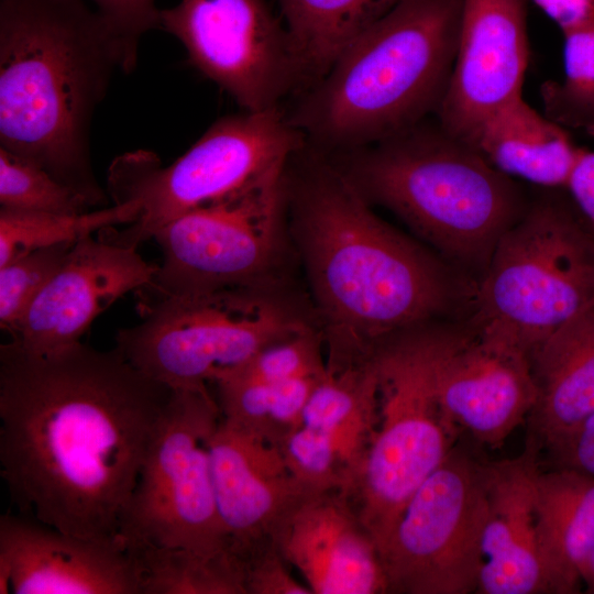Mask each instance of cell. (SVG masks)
<instances>
[{
	"mask_svg": "<svg viewBox=\"0 0 594 594\" xmlns=\"http://www.w3.org/2000/svg\"><path fill=\"white\" fill-rule=\"evenodd\" d=\"M173 389L114 346H0V473L21 512L120 542L123 512Z\"/></svg>",
	"mask_w": 594,
	"mask_h": 594,
	"instance_id": "cell-1",
	"label": "cell"
},
{
	"mask_svg": "<svg viewBox=\"0 0 594 594\" xmlns=\"http://www.w3.org/2000/svg\"><path fill=\"white\" fill-rule=\"evenodd\" d=\"M306 163L297 175L287 168V201L333 369L437 315L449 288L438 263L381 220L337 164L320 152Z\"/></svg>",
	"mask_w": 594,
	"mask_h": 594,
	"instance_id": "cell-2",
	"label": "cell"
},
{
	"mask_svg": "<svg viewBox=\"0 0 594 594\" xmlns=\"http://www.w3.org/2000/svg\"><path fill=\"white\" fill-rule=\"evenodd\" d=\"M123 68L119 41L87 0H0V147L106 207L90 128Z\"/></svg>",
	"mask_w": 594,
	"mask_h": 594,
	"instance_id": "cell-3",
	"label": "cell"
},
{
	"mask_svg": "<svg viewBox=\"0 0 594 594\" xmlns=\"http://www.w3.org/2000/svg\"><path fill=\"white\" fill-rule=\"evenodd\" d=\"M462 0H403L305 89L289 121L319 152L383 141L437 110L454 63Z\"/></svg>",
	"mask_w": 594,
	"mask_h": 594,
	"instance_id": "cell-4",
	"label": "cell"
},
{
	"mask_svg": "<svg viewBox=\"0 0 594 594\" xmlns=\"http://www.w3.org/2000/svg\"><path fill=\"white\" fill-rule=\"evenodd\" d=\"M341 154L337 165L370 204L388 208L451 256L490 258L515 222L508 176L440 125L419 123Z\"/></svg>",
	"mask_w": 594,
	"mask_h": 594,
	"instance_id": "cell-5",
	"label": "cell"
},
{
	"mask_svg": "<svg viewBox=\"0 0 594 594\" xmlns=\"http://www.w3.org/2000/svg\"><path fill=\"white\" fill-rule=\"evenodd\" d=\"M441 332L399 333L372 351L378 374V420L343 493L378 552L405 506L455 447L459 426L437 392Z\"/></svg>",
	"mask_w": 594,
	"mask_h": 594,
	"instance_id": "cell-6",
	"label": "cell"
},
{
	"mask_svg": "<svg viewBox=\"0 0 594 594\" xmlns=\"http://www.w3.org/2000/svg\"><path fill=\"white\" fill-rule=\"evenodd\" d=\"M306 143L288 116L274 107L219 119L167 166L147 151L118 156L109 168L110 195L113 202L139 201L141 213L105 238L138 246L182 213L286 168Z\"/></svg>",
	"mask_w": 594,
	"mask_h": 594,
	"instance_id": "cell-7",
	"label": "cell"
},
{
	"mask_svg": "<svg viewBox=\"0 0 594 594\" xmlns=\"http://www.w3.org/2000/svg\"><path fill=\"white\" fill-rule=\"evenodd\" d=\"M141 306L142 321L120 329L116 346L173 391H208L266 345L311 327L266 284Z\"/></svg>",
	"mask_w": 594,
	"mask_h": 594,
	"instance_id": "cell-8",
	"label": "cell"
},
{
	"mask_svg": "<svg viewBox=\"0 0 594 594\" xmlns=\"http://www.w3.org/2000/svg\"><path fill=\"white\" fill-rule=\"evenodd\" d=\"M481 322L529 353L594 306V237L562 209L540 205L495 244L479 289Z\"/></svg>",
	"mask_w": 594,
	"mask_h": 594,
	"instance_id": "cell-9",
	"label": "cell"
},
{
	"mask_svg": "<svg viewBox=\"0 0 594 594\" xmlns=\"http://www.w3.org/2000/svg\"><path fill=\"white\" fill-rule=\"evenodd\" d=\"M287 168L174 218L152 239L162 251L143 300L265 284L282 244Z\"/></svg>",
	"mask_w": 594,
	"mask_h": 594,
	"instance_id": "cell-10",
	"label": "cell"
},
{
	"mask_svg": "<svg viewBox=\"0 0 594 594\" xmlns=\"http://www.w3.org/2000/svg\"><path fill=\"white\" fill-rule=\"evenodd\" d=\"M220 419V407L209 391H173L121 518L123 547L229 549L209 452Z\"/></svg>",
	"mask_w": 594,
	"mask_h": 594,
	"instance_id": "cell-11",
	"label": "cell"
},
{
	"mask_svg": "<svg viewBox=\"0 0 594 594\" xmlns=\"http://www.w3.org/2000/svg\"><path fill=\"white\" fill-rule=\"evenodd\" d=\"M486 508V463L455 446L408 501L380 552L387 593L476 592Z\"/></svg>",
	"mask_w": 594,
	"mask_h": 594,
	"instance_id": "cell-12",
	"label": "cell"
},
{
	"mask_svg": "<svg viewBox=\"0 0 594 594\" xmlns=\"http://www.w3.org/2000/svg\"><path fill=\"white\" fill-rule=\"evenodd\" d=\"M160 30L245 111L279 107L301 88L288 31L266 0H182L160 9Z\"/></svg>",
	"mask_w": 594,
	"mask_h": 594,
	"instance_id": "cell-13",
	"label": "cell"
},
{
	"mask_svg": "<svg viewBox=\"0 0 594 594\" xmlns=\"http://www.w3.org/2000/svg\"><path fill=\"white\" fill-rule=\"evenodd\" d=\"M436 384L450 418L492 448L531 414L537 399L529 352L485 322L474 333L441 332Z\"/></svg>",
	"mask_w": 594,
	"mask_h": 594,
	"instance_id": "cell-14",
	"label": "cell"
},
{
	"mask_svg": "<svg viewBox=\"0 0 594 594\" xmlns=\"http://www.w3.org/2000/svg\"><path fill=\"white\" fill-rule=\"evenodd\" d=\"M529 48L524 0H462L439 125L472 145L482 125L521 97Z\"/></svg>",
	"mask_w": 594,
	"mask_h": 594,
	"instance_id": "cell-15",
	"label": "cell"
},
{
	"mask_svg": "<svg viewBox=\"0 0 594 594\" xmlns=\"http://www.w3.org/2000/svg\"><path fill=\"white\" fill-rule=\"evenodd\" d=\"M157 267L135 245L85 237L34 299L12 340L38 354L81 342L94 320L113 302L147 288Z\"/></svg>",
	"mask_w": 594,
	"mask_h": 594,
	"instance_id": "cell-16",
	"label": "cell"
},
{
	"mask_svg": "<svg viewBox=\"0 0 594 594\" xmlns=\"http://www.w3.org/2000/svg\"><path fill=\"white\" fill-rule=\"evenodd\" d=\"M139 594L120 542L69 535L36 519L0 518V594Z\"/></svg>",
	"mask_w": 594,
	"mask_h": 594,
	"instance_id": "cell-17",
	"label": "cell"
},
{
	"mask_svg": "<svg viewBox=\"0 0 594 594\" xmlns=\"http://www.w3.org/2000/svg\"><path fill=\"white\" fill-rule=\"evenodd\" d=\"M209 452L220 524L240 559L274 540L284 520L312 495L289 473L277 447L222 417Z\"/></svg>",
	"mask_w": 594,
	"mask_h": 594,
	"instance_id": "cell-18",
	"label": "cell"
},
{
	"mask_svg": "<svg viewBox=\"0 0 594 594\" xmlns=\"http://www.w3.org/2000/svg\"><path fill=\"white\" fill-rule=\"evenodd\" d=\"M312 594H386L372 536L340 491L308 496L274 538Z\"/></svg>",
	"mask_w": 594,
	"mask_h": 594,
	"instance_id": "cell-19",
	"label": "cell"
},
{
	"mask_svg": "<svg viewBox=\"0 0 594 594\" xmlns=\"http://www.w3.org/2000/svg\"><path fill=\"white\" fill-rule=\"evenodd\" d=\"M540 449L530 433L518 457L486 463L487 508L475 593H550L536 530Z\"/></svg>",
	"mask_w": 594,
	"mask_h": 594,
	"instance_id": "cell-20",
	"label": "cell"
},
{
	"mask_svg": "<svg viewBox=\"0 0 594 594\" xmlns=\"http://www.w3.org/2000/svg\"><path fill=\"white\" fill-rule=\"evenodd\" d=\"M537 388L531 435L549 450L594 413V306L529 353Z\"/></svg>",
	"mask_w": 594,
	"mask_h": 594,
	"instance_id": "cell-21",
	"label": "cell"
},
{
	"mask_svg": "<svg viewBox=\"0 0 594 594\" xmlns=\"http://www.w3.org/2000/svg\"><path fill=\"white\" fill-rule=\"evenodd\" d=\"M536 530L550 593L579 592L594 550V476L568 468L539 472Z\"/></svg>",
	"mask_w": 594,
	"mask_h": 594,
	"instance_id": "cell-22",
	"label": "cell"
},
{
	"mask_svg": "<svg viewBox=\"0 0 594 594\" xmlns=\"http://www.w3.org/2000/svg\"><path fill=\"white\" fill-rule=\"evenodd\" d=\"M472 146L503 174L546 187H565L581 151L559 123L522 96L498 109Z\"/></svg>",
	"mask_w": 594,
	"mask_h": 594,
	"instance_id": "cell-23",
	"label": "cell"
},
{
	"mask_svg": "<svg viewBox=\"0 0 594 594\" xmlns=\"http://www.w3.org/2000/svg\"><path fill=\"white\" fill-rule=\"evenodd\" d=\"M377 420L378 374L372 353L340 367H327L302 415V425L327 433L336 443L349 470V485L365 457Z\"/></svg>",
	"mask_w": 594,
	"mask_h": 594,
	"instance_id": "cell-24",
	"label": "cell"
},
{
	"mask_svg": "<svg viewBox=\"0 0 594 594\" xmlns=\"http://www.w3.org/2000/svg\"><path fill=\"white\" fill-rule=\"evenodd\" d=\"M403 0H277L301 88L320 79L344 47Z\"/></svg>",
	"mask_w": 594,
	"mask_h": 594,
	"instance_id": "cell-25",
	"label": "cell"
},
{
	"mask_svg": "<svg viewBox=\"0 0 594 594\" xmlns=\"http://www.w3.org/2000/svg\"><path fill=\"white\" fill-rule=\"evenodd\" d=\"M124 548L135 564L139 594H248L243 563L230 549Z\"/></svg>",
	"mask_w": 594,
	"mask_h": 594,
	"instance_id": "cell-26",
	"label": "cell"
},
{
	"mask_svg": "<svg viewBox=\"0 0 594 594\" xmlns=\"http://www.w3.org/2000/svg\"><path fill=\"white\" fill-rule=\"evenodd\" d=\"M321 376L276 384L217 382L221 417L277 447L286 436L302 426L306 404Z\"/></svg>",
	"mask_w": 594,
	"mask_h": 594,
	"instance_id": "cell-27",
	"label": "cell"
},
{
	"mask_svg": "<svg viewBox=\"0 0 594 594\" xmlns=\"http://www.w3.org/2000/svg\"><path fill=\"white\" fill-rule=\"evenodd\" d=\"M141 213L139 201L113 202L110 207L77 215L0 209V266L31 251L78 240L116 226L130 224Z\"/></svg>",
	"mask_w": 594,
	"mask_h": 594,
	"instance_id": "cell-28",
	"label": "cell"
},
{
	"mask_svg": "<svg viewBox=\"0 0 594 594\" xmlns=\"http://www.w3.org/2000/svg\"><path fill=\"white\" fill-rule=\"evenodd\" d=\"M564 78L546 85L543 100L557 123L594 130V21L563 33Z\"/></svg>",
	"mask_w": 594,
	"mask_h": 594,
	"instance_id": "cell-29",
	"label": "cell"
},
{
	"mask_svg": "<svg viewBox=\"0 0 594 594\" xmlns=\"http://www.w3.org/2000/svg\"><path fill=\"white\" fill-rule=\"evenodd\" d=\"M0 205L15 211L77 215L87 199L42 166L0 147Z\"/></svg>",
	"mask_w": 594,
	"mask_h": 594,
	"instance_id": "cell-30",
	"label": "cell"
},
{
	"mask_svg": "<svg viewBox=\"0 0 594 594\" xmlns=\"http://www.w3.org/2000/svg\"><path fill=\"white\" fill-rule=\"evenodd\" d=\"M323 340L322 332L309 327L266 345L217 382L276 384L323 375L327 371V360L322 355Z\"/></svg>",
	"mask_w": 594,
	"mask_h": 594,
	"instance_id": "cell-31",
	"label": "cell"
},
{
	"mask_svg": "<svg viewBox=\"0 0 594 594\" xmlns=\"http://www.w3.org/2000/svg\"><path fill=\"white\" fill-rule=\"evenodd\" d=\"M284 462L309 493L344 492L350 474L336 443L327 433L300 426L277 446Z\"/></svg>",
	"mask_w": 594,
	"mask_h": 594,
	"instance_id": "cell-32",
	"label": "cell"
},
{
	"mask_svg": "<svg viewBox=\"0 0 594 594\" xmlns=\"http://www.w3.org/2000/svg\"><path fill=\"white\" fill-rule=\"evenodd\" d=\"M75 243L31 251L0 266V326L11 336L28 309L63 265Z\"/></svg>",
	"mask_w": 594,
	"mask_h": 594,
	"instance_id": "cell-33",
	"label": "cell"
},
{
	"mask_svg": "<svg viewBox=\"0 0 594 594\" xmlns=\"http://www.w3.org/2000/svg\"><path fill=\"white\" fill-rule=\"evenodd\" d=\"M102 16L119 41L124 56V73L138 63L141 38L151 30H160V9L155 0H87Z\"/></svg>",
	"mask_w": 594,
	"mask_h": 594,
	"instance_id": "cell-34",
	"label": "cell"
},
{
	"mask_svg": "<svg viewBox=\"0 0 594 594\" xmlns=\"http://www.w3.org/2000/svg\"><path fill=\"white\" fill-rule=\"evenodd\" d=\"M241 561L248 594H312L293 576L274 540L253 548Z\"/></svg>",
	"mask_w": 594,
	"mask_h": 594,
	"instance_id": "cell-35",
	"label": "cell"
},
{
	"mask_svg": "<svg viewBox=\"0 0 594 594\" xmlns=\"http://www.w3.org/2000/svg\"><path fill=\"white\" fill-rule=\"evenodd\" d=\"M548 452L557 468L573 469L594 476V413Z\"/></svg>",
	"mask_w": 594,
	"mask_h": 594,
	"instance_id": "cell-36",
	"label": "cell"
},
{
	"mask_svg": "<svg viewBox=\"0 0 594 594\" xmlns=\"http://www.w3.org/2000/svg\"><path fill=\"white\" fill-rule=\"evenodd\" d=\"M565 187L594 237V152L580 151Z\"/></svg>",
	"mask_w": 594,
	"mask_h": 594,
	"instance_id": "cell-37",
	"label": "cell"
},
{
	"mask_svg": "<svg viewBox=\"0 0 594 594\" xmlns=\"http://www.w3.org/2000/svg\"><path fill=\"white\" fill-rule=\"evenodd\" d=\"M562 33L594 21V0H532Z\"/></svg>",
	"mask_w": 594,
	"mask_h": 594,
	"instance_id": "cell-38",
	"label": "cell"
},
{
	"mask_svg": "<svg viewBox=\"0 0 594 594\" xmlns=\"http://www.w3.org/2000/svg\"><path fill=\"white\" fill-rule=\"evenodd\" d=\"M581 580L586 587V592L594 594V550L582 568Z\"/></svg>",
	"mask_w": 594,
	"mask_h": 594,
	"instance_id": "cell-39",
	"label": "cell"
},
{
	"mask_svg": "<svg viewBox=\"0 0 594 594\" xmlns=\"http://www.w3.org/2000/svg\"><path fill=\"white\" fill-rule=\"evenodd\" d=\"M591 133L594 135V130H592Z\"/></svg>",
	"mask_w": 594,
	"mask_h": 594,
	"instance_id": "cell-40",
	"label": "cell"
}]
</instances>
